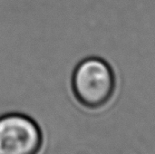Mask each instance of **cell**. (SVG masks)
Masks as SVG:
<instances>
[{
  "label": "cell",
  "instance_id": "1",
  "mask_svg": "<svg viewBox=\"0 0 155 154\" xmlns=\"http://www.w3.org/2000/svg\"><path fill=\"white\" fill-rule=\"evenodd\" d=\"M72 89L75 100L84 109H106L115 93V77L112 67L98 57L83 60L74 71Z\"/></svg>",
  "mask_w": 155,
  "mask_h": 154
},
{
  "label": "cell",
  "instance_id": "2",
  "mask_svg": "<svg viewBox=\"0 0 155 154\" xmlns=\"http://www.w3.org/2000/svg\"><path fill=\"white\" fill-rule=\"evenodd\" d=\"M43 133L31 116L10 112L0 115V154H38Z\"/></svg>",
  "mask_w": 155,
  "mask_h": 154
}]
</instances>
